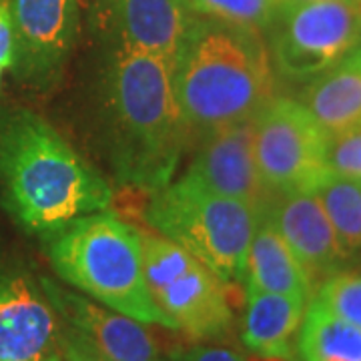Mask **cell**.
Returning <instances> with one entry per match:
<instances>
[{
	"label": "cell",
	"mask_w": 361,
	"mask_h": 361,
	"mask_svg": "<svg viewBox=\"0 0 361 361\" xmlns=\"http://www.w3.org/2000/svg\"><path fill=\"white\" fill-rule=\"evenodd\" d=\"M173 63L113 47L99 87L101 142L115 179L155 193L171 183L189 142L171 85Z\"/></svg>",
	"instance_id": "obj_1"
},
{
	"label": "cell",
	"mask_w": 361,
	"mask_h": 361,
	"mask_svg": "<svg viewBox=\"0 0 361 361\" xmlns=\"http://www.w3.org/2000/svg\"><path fill=\"white\" fill-rule=\"evenodd\" d=\"M0 197L13 219L40 237L111 207L113 189L42 116L0 115Z\"/></svg>",
	"instance_id": "obj_2"
},
{
	"label": "cell",
	"mask_w": 361,
	"mask_h": 361,
	"mask_svg": "<svg viewBox=\"0 0 361 361\" xmlns=\"http://www.w3.org/2000/svg\"><path fill=\"white\" fill-rule=\"evenodd\" d=\"M171 85L189 141L253 121L275 97L273 65L259 32L217 20H191Z\"/></svg>",
	"instance_id": "obj_3"
},
{
	"label": "cell",
	"mask_w": 361,
	"mask_h": 361,
	"mask_svg": "<svg viewBox=\"0 0 361 361\" xmlns=\"http://www.w3.org/2000/svg\"><path fill=\"white\" fill-rule=\"evenodd\" d=\"M56 275L97 303L141 323L173 329L157 307L142 271L141 233L101 211L42 237Z\"/></svg>",
	"instance_id": "obj_4"
},
{
	"label": "cell",
	"mask_w": 361,
	"mask_h": 361,
	"mask_svg": "<svg viewBox=\"0 0 361 361\" xmlns=\"http://www.w3.org/2000/svg\"><path fill=\"white\" fill-rule=\"evenodd\" d=\"M259 219L253 207L215 193L189 173L155 191L147 207V221L159 235L189 251L227 285L245 279Z\"/></svg>",
	"instance_id": "obj_5"
},
{
	"label": "cell",
	"mask_w": 361,
	"mask_h": 361,
	"mask_svg": "<svg viewBox=\"0 0 361 361\" xmlns=\"http://www.w3.org/2000/svg\"><path fill=\"white\" fill-rule=\"evenodd\" d=\"M141 247L149 293L173 329L197 341L221 339L231 331L229 285L163 235L141 233Z\"/></svg>",
	"instance_id": "obj_6"
},
{
	"label": "cell",
	"mask_w": 361,
	"mask_h": 361,
	"mask_svg": "<svg viewBox=\"0 0 361 361\" xmlns=\"http://www.w3.org/2000/svg\"><path fill=\"white\" fill-rule=\"evenodd\" d=\"M271 65L287 80L307 82L339 65L361 39V0H279Z\"/></svg>",
	"instance_id": "obj_7"
},
{
	"label": "cell",
	"mask_w": 361,
	"mask_h": 361,
	"mask_svg": "<svg viewBox=\"0 0 361 361\" xmlns=\"http://www.w3.org/2000/svg\"><path fill=\"white\" fill-rule=\"evenodd\" d=\"M327 135L295 99L273 97L253 121V149L261 179L273 195L313 191L325 169Z\"/></svg>",
	"instance_id": "obj_8"
},
{
	"label": "cell",
	"mask_w": 361,
	"mask_h": 361,
	"mask_svg": "<svg viewBox=\"0 0 361 361\" xmlns=\"http://www.w3.org/2000/svg\"><path fill=\"white\" fill-rule=\"evenodd\" d=\"M14 75L49 89L63 75L78 37L77 0H13Z\"/></svg>",
	"instance_id": "obj_9"
},
{
	"label": "cell",
	"mask_w": 361,
	"mask_h": 361,
	"mask_svg": "<svg viewBox=\"0 0 361 361\" xmlns=\"http://www.w3.org/2000/svg\"><path fill=\"white\" fill-rule=\"evenodd\" d=\"M61 319L23 263L0 259V361H44L59 349Z\"/></svg>",
	"instance_id": "obj_10"
},
{
	"label": "cell",
	"mask_w": 361,
	"mask_h": 361,
	"mask_svg": "<svg viewBox=\"0 0 361 361\" xmlns=\"http://www.w3.org/2000/svg\"><path fill=\"white\" fill-rule=\"evenodd\" d=\"M253 121L233 125L201 139L187 173L215 193L243 201L259 215H265L277 195L271 193L257 169Z\"/></svg>",
	"instance_id": "obj_11"
},
{
	"label": "cell",
	"mask_w": 361,
	"mask_h": 361,
	"mask_svg": "<svg viewBox=\"0 0 361 361\" xmlns=\"http://www.w3.org/2000/svg\"><path fill=\"white\" fill-rule=\"evenodd\" d=\"M59 319L85 337L109 361H165L145 323L109 310L94 299L40 277Z\"/></svg>",
	"instance_id": "obj_12"
},
{
	"label": "cell",
	"mask_w": 361,
	"mask_h": 361,
	"mask_svg": "<svg viewBox=\"0 0 361 361\" xmlns=\"http://www.w3.org/2000/svg\"><path fill=\"white\" fill-rule=\"evenodd\" d=\"M265 215L293 251L310 279L313 293L327 277L345 267L348 255L337 241L322 201L313 191L277 195Z\"/></svg>",
	"instance_id": "obj_13"
},
{
	"label": "cell",
	"mask_w": 361,
	"mask_h": 361,
	"mask_svg": "<svg viewBox=\"0 0 361 361\" xmlns=\"http://www.w3.org/2000/svg\"><path fill=\"white\" fill-rule=\"evenodd\" d=\"M97 20L113 47L151 52L175 61L191 25L180 0H92Z\"/></svg>",
	"instance_id": "obj_14"
},
{
	"label": "cell",
	"mask_w": 361,
	"mask_h": 361,
	"mask_svg": "<svg viewBox=\"0 0 361 361\" xmlns=\"http://www.w3.org/2000/svg\"><path fill=\"white\" fill-rule=\"evenodd\" d=\"M245 299L243 345L253 355L299 360L297 341L307 301L269 291H245Z\"/></svg>",
	"instance_id": "obj_15"
},
{
	"label": "cell",
	"mask_w": 361,
	"mask_h": 361,
	"mask_svg": "<svg viewBox=\"0 0 361 361\" xmlns=\"http://www.w3.org/2000/svg\"><path fill=\"white\" fill-rule=\"evenodd\" d=\"M245 291H269L310 303L313 287L293 251L267 215H261L253 233L245 267Z\"/></svg>",
	"instance_id": "obj_16"
},
{
	"label": "cell",
	"mask_w": 361,
	"mask_h": 361,
	"mask_svg": "<svg viewBox=\"0 0 361 361\" xmlns=\"http://www.w3.org/2000/svg\"><path fill=\"white\" fill-rule=\"evenodd\" d=\"M299 103L329 137L361 125V71L348 63L307 80Z\"/></svg>",
	"instance_id": "obj_17"
},
{
	"label": "cell",
	"mask_w": 361,
	"mask_h": 361,
	"mask_svg": "<svg viewBox=\"0 0 361 361\" xmlns=\"http://www.w3.org/2000/svg\"><path fill=\"white\" fill-rule=\"evenodd\" d=\"M301 361H361V329L313 297L299 329Z\"/></svg>",
	"instance_id": "obj_18"
},
{
	"label": "cell",
	"mask_w": 361,
	"mask_h": 361,
	"mask_svg": "<svg viewBox=\"0 0 361 361\" xmlns=\"http://www.w3.org/2000/svg\"><path fill=\"white\" fill-rule=\"evenodd\" d=\"M348 259L361 255V180L327 173L313 189Z\"/></svg>",
	"instance_id": "obj_19"
},
{
	"label": "cell",
	"mask_w": 361,
	"mask_h": 361,
	"mask_svg": "<svg viewBox=\"0 0 361 361\" xmlns=\"http://www.w3.org/2000/svg\"><path fill=\"white\" fill-rule=\"evenodd\" d=\"M185 6L223 25L261 32L273 23L279 0H185Z\"/></svg>",
	"instance_id": "obj_20"
},
{
	"label": "cell",
	"mask_w": 361,
	"mask_h": 361,
	"mask_svg": "<svg viewBox=\"0 0 361 361\" xmlns=\"http://www.w3.org/2000/svg\"><path fill=\"white\" fill-rule=\"evenodd\" d=\"M315 293L323 305L361 329V271H337Z\"/></svg>",
	"instance_id": "obj_21"
},
{
	"label": "cell",
	"mask_w": 361,
	"mask_h": 361,
	"mask_svg": "<svg viewBox=\"0 0 361 361\" xmlns=\"http://www.w3.org/2000/svg\"><path fill=\"white\" fill-rule=\"evenodd\" d=\"M323 159L329 173L361 180V125L329 135Z\"/></svg>",
	"instance_id": "obj_22"
},
{
	"label": "cell",
	"mask_w": 361,
	"mask_h": 361,
	"mask_svg": "<svg viewBox=\"0 0 361 361\" xmlns=\"http://www.w3.org/2000/svg\"><path fill=\"white\" fill-rule=\"evenodd\" d=\"M59 351L63 353L65 361H109L85 337L63 322L59 331Z\"/></svg>",
	"instance_id": "obj_23"
},
{
	"label": "cell",
	"mask_w": 361,
	"mask_h": 361,
	"mask_svg": "<svg viewBox=\"0 0 361 361\" xmlns=\"http://www.w3.org/2000/svg\"><path fill=\"white\" fill-rule=\"evenodd\" d=\"M14 52H16V40H14L11 2L0 0V66L2 68L13 66Z\"/></svg>",
	"instance_id": "obj_24"
},
{
	"label": "cell",
	"mask_w": 361,
	"mask_h": 361,
	"mask_svg": "<svg viewBox=\"0 0 361 361\" xmlns=\"http://www.w3.org/2000/svg\"><path fill=\"white\" fill-rule=\"evenodd\" d=\"M173 361H247L239 351L219 345H195L179 353Z\"/></svg>",
	"instance_id": "obj_25"
},
{
	"label": "cell",
	"mask_w": 361,
	"mask_h": 361,
	"mask_svg": "<svg viewBox=\"0 0 361 361\" xmlns=\"http://www.w3.org/2000/svg\"><path fill=\"white\" fill-rule=\"evenodd\" d=\"M343 63H348V65L355 66L357 71H361V39L357 40V44L348 52V56L343 59Z\"/></svg>",
	"instance_id": "obj_26"
},
{
	"label": "cell",
	"mask_w": 361,
	"mask_h": 361,
	"mask_svg": "<svg viewBox=\"0 0 361 361\" xmlns=\"http://www.w3.org/2000/svg\"><path fill=\"white\" fill-rule=\"evenodd\" d=\"M249 361H289V360H283V357H267V355H255V357H251Z\"/></svg>",
	"instance_id": "obj_27"
},
{
	"label": "cell",
	"mask_w": 361,
	"mask_h": 361,
	"mask_svg": "<svg viewBox=\"0 0 361 361\" xmlns=\"http://www.w3.org/2000/svg\"><path fill=\"white\" fill-rule=\"evenodd\" d=\"M44 361H65V357H63V353L56 349V351H52L51 355H49V357H47Z\"/></svg>",
	"instance_id": "obj_28"
},
{
	"label": "cell",
	"mask_w": 361,
	"mask_h": 361,
	"mask_svg": "<svg viewBox=\"0 0 361 361\" xmlns=\"http://www.w3.org/2000/svg\"><path fill=\"white\" fill-rule=\"evenodd\" d=\"M2 73H4V68L0 66V87H2Z\"/></svg>",
	"instance_id": "obj_29"
},
{
	"label": "cell",
	"mask_w": 361,
	"mask_h": 361,
	"mask_svg": "<svg viewBox=\"0 0 361 361\" xmlns=\"http://www.w3.org/2000/svg\"><path fill=\"white\" fill-rule=\"evenodd\" d=\"M180 2H183V4H185V0H180Z\"/></svg>",
	"instance_id": "obj_30"
},
{
	"label": "cell",
	"mask_w": 361,
	"mask_h": 361,
	"mask_svg": "<svg viewBox=\"0 0 361 361\" xmlns=\"http://www.w3.org/2000/svg\"><path fill=\"white\" fill-rule=\"evenodd\" d=\"M293 2H295V0H293Z\"/></svg>",
	"instance_id": "obj_31"
}]
</instances>
